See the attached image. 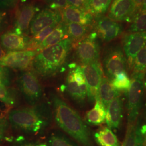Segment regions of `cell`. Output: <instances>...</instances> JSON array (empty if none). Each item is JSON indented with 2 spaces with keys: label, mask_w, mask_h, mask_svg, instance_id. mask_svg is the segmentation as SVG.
<instances>
[{
  "label": "cell",
  "mask_w": 146,
  "mask_h": 146,
  "mask_svg": "<svg viewBox=\"0 0 146 146\" xmlns=\"http://www.w3.org/2000/svg\"><path fill=\"white\" fill-rule=\"evenodd\" d=\"M5 50H3V49L2 48V47L1 44H0V60L5 56Z\"/></svg>",
  "instance_id": "f35d334b"
},
{
  "label": "cell",
  "mask_w": 146,
  "mask_h": 146,
  "mask_svg": "<svg viewBox=\"0 0 146 146\" xmlns=\"http://www.w3.org/2000/svg\"><path fill=\"white\" fill-rule=\"evenodd\" d=\"M19 146H47L46 145L44 144H40V145H35L33 144H31V143H23L21 144Z\"/></svg>",
  "instance_id": "ab89813d"
},
{
  "label": "cell",
  "mask_w": 146,
  "mask_h": 146,
  "mask_svg": "<svg viewBox=\"0 0 146 146\" xmlns=\"http://www.w3.org/2000/svg\"><path fill=\"white\" fill-rule=\"evenodd\" d=\"M0 100L7 105L15 106L17 102L15 92L0 84Z\"/></svg>",
  "instance_id": "f546056e"
},
{
  "label": "cell",
  "mask_w": 146,
  "mask_h": 146,
  "mask_svg": "<svg viewBox=\"0 0 146 146\" xmlns=\"http://www.w3.org/2000/svg\"><path fill=\"white\" fill-rule=\"evenodd\" d=\"M66 36H67V23L62 21L46 37L36 50L38 52H40L48 47L55 45L67 38H65Z\"/></svg>",
  "instance_id": "d6986e66"
},
{
  "label": "cell",
  "mask_w": 146,
  "mask_h": 146,
  "mask_svg": "<svg viewBox=\"0 0 146 146\" xmlns=\"http://www.w3.org/2000/svg\"><path fill=\"white\" fill-rule=\"evenodd\" d=\"M127 60L121 47L118 44L106 49L102 58V69L106 78L111 81L122 72H127Z\"/></svg>",
  "instance_id": "52a82bcc"
},
{
  "label": "cell",
  "mask_w": 146,
  "mask_h": 146,
  "mask_svg": "<svg viewBox=\"0 0 146 146\" xmlns=\"http://www.w3.org/2000/svg\"><path fill=\"white\" fill-rule=\"evenodd\" d=\"M39 78L30 70L22 71L17 78V85L23 99L29 106L40 102L43 89Z\"/></svg>",
  "instance_id": "5b68a950"
},
{
  "label": "cell",
  "mask_w": 146,
  "mask_h": 146,
  "mask_svg": "<svg viewBox=\"0 0 146 146\" xmlns=\"http://www.w3.org/2000/svg\"><path fill=\"white\" fill-rule=\"evenodd\" d=\"M39 9L36 5L28 3L22 5L17 12L14 31L19 34H25L29 28L31 21Z\"/></svg>",
  "instance_id": "2e32d148"
},
{
  "label": "cell",
  "mask_w": 146,
  "mask_h": 146,
  "mask_svg": "<svg viewBox=\"0 0 146 146\" xmlns=\"http://www.w3.org/2000/svg\"><path fill=\"white\" fill-rule=\"evenodd\" d=\"M62 21L60 11L46 8L36 14L31 21L29 31L32 36L42 29L54 25H58Z\"/></svg>",
  "instance_id": "4fadbf2b"
},
{
  "label": "cell",
  "mask_w": 146,
  "mask_h": 146,
  "mask_svg": "<svg viewBox=\"0 0 146 146\" xmlns=\"http://www.w3.org/2000/svg\"><path fill=\"white\" fill-rule=\"evenodd\" d=\"M142 7L146 9V0H143V3H142Z\"/></svg>",
  "instance_id": "60d3db41"
},
{
  "label": "cell",
  "mask_w": 146,
  "mask_h": 146,
  "mask_svg": "<svg viewBox=\"0 0 146 146\" xmlns=\"http://www.w3.org/2000/svg\"><path fill=\"white\" fill-rule=\"evenodd\" d=\"M139 8L133 0H113L108 16L117 22H130Z\"/></svg>",
  "instance_id": "5bb4252c"
},
{
  "label": "cell",
  "mask_w": 146,
  "mask_h": 146,
  "mask_svg": "<svg viewBox=\"0 0 146 146\" xmlns=\"http://www.w3.org/2000/svg\"><path fill=\"white\" fill-rule=\"evenodd\" d=\"M98 38L96 33L93 31L76 42L75 54L82 64L99 61L100 47Z\"/></svg>",
  "instance_id": "ba28073f"
},
{
  "label": "cell",
  "mask_w": 146,
  "mask_h": 146,
  "mask_svg": "<svg viewBox=\"0 0 146 146\" xmlns=\"http://www.w3.org/2000/svg\"><path fill=\"white\" fill-rule=\"evenodd\" d=\"M62 20L66 23H76L90 26L93 21V16L88 12L78 8L67 5L61 11Z\"/></svg>",
  "instance_id": "ac0fdd59"
},
{
  "label": "cell",
  "mask_w": 146,
  "mask_h": 146,
  "mask_svg": "<svg viewBox=\"0 0 146 146\" xmlns=\"http://www.w3.org/2000/svg\"><path fill=\"white\" fill-rule=\"evenodd\" d=\"M8 25V16L5 11L0 10V33L4 31Z\"/></svg>",
  "instance_id": "e575fe53"
},
{
  "label": "cell",
  "mask_w": 146,
  "mask_h": 146,
  "mask_svg": "<svg viewBox=\"0 0 146 146\" xmlns=\"http://www.w3.org/2000/svg\"><path fill=\"white\" fill-rule=\"evenodd\" d=\"M132 74H145L146 72V44L136 55L132 69Z\"/></svg>",
  "instance_id": "f1b7e54d"
},
{
  "label": "cell",
  "mask_w": 146,
  "mask_h": 146,
  "mask_svg": "<svg viewBox=\"0 0 146 146\" xmlns=\"http://www.w3.org/2000/svg\"><path fill=\"white\" fill-rule=\"evenodd\" d=\"M111 81L114 87L119 92H128L131 87V80L127 72L117 74Z\"/></svg>",
  "instance_id": "83f0119b"
},
{
  "label": "cell",
  "mask_w": 146,
  "mask_h": 146,
  "mask_svg": "<svg viewBox=\"0 0 146 146\" xmlns=\"http://www.w3.org/2000/svg\"><path fill=\"white\" fill-rule=\"evenodd\" d=\"M31 37L13 31H6L0 36V44L7 52L28 50Z\"/></svg>",
  "instance_id": "9a60e30c"
},
{
  "label": "cell",
  "mask_w": 146,
  "mask_h": 146,
  "mask_svg": "<svg viewBox=\"0 0 146 146\" xmlns=\"http://www.w3.org/2000/svg\"><path fill=\"white\" fill-rule=\"evenodd\" d=\"M17 0H0V10L11 9L17 2Z\"/></svg>",
  "instance_id": "8d00e7d4"
},
{
  "label": "cell",
  "mask_w": 146,
  "mask_h": 146,
  "mask_svg": "<svg viewBox=\"0 0 146 146\" xmlns=\"http://www.w3.org/2000/svg\"><path fill=\"white\" fill-rule=\"evenodd\" d=\"M58 25H54L48 27L37 33L35 35L32 37L29 44L28 50H36L42 42L54 31Z\"/></svg>",
  "instance_id": "4316f807"
},
{
  "label": "cell",
  "mask_w": 146,
  "mask_h": 146,
  "mask_svg": "<svg viewBox=\"0 0 146 146\" xmlns=\"http://www.w3.org/2000/svg\"><path fill=\"white\" fill-rule=\"evenodd\" d=\"M112 0H87L86 10L93 17H99L107 11Z\"/></svg>",
  "instance_id": "603a6c76"
},
{
  "label": "cell",
  "mask_w": 146,
  "mask_h": 146,
  "mask_svg": "<svg viewBox=\"0 0 146 146\" xmlns=\"http://www.w3.org/2000/svg\"><path fill=\"white\" fill-rule=\"evenodd\" d=\"M86 2L87 0H67V5L75 7L86 11Z\"/></svg>",
  "instance_id": "d590c367"
},
{
  "label": "cell",
  "mask_w": 146,
  "mask_h": 146,
  "mask_svg": "<svg viewBox=\"0 0 146 146\" xmlns=\"http://www.w3.org/2000/svg\"><path fill=\"white\" fill-rule=\"evenodd\" d=\"M128 33L146 32V9L142 7L136 11L131 19Z\"/></svg>",
  "instance_id": "cb8c5ba5"
},
{
  "label": "cell",
  "mask_w": 146,
  "mask_h": 146,
  "mask_svg": "<svg viewBox=\"0 0 146 146\" xmlns=\"http://www.w3.org/2000/svg\"><path fill=\"white\" fill-rule=\"evenodd\" d=\"M69 68L63 91L74 102L84 106L87 98V88L81 66L72 63Z\"/></svg>",
  "instance_id": "277c9868"
},
{
  "label": "cell",
  "mask_w": 146,
  "mask_h": 146,
  "mask_svg": "<svg viewBox=\"0 0 146 146\" xmlns=\"http://www.w3.org/2000/svg\"><path fill=\"white\" fill-rule=\"evenodd\" d=\"M48 146H78L60 131L51 134L48 140Z\"/></svg>",
  "instance_id": "484cf974"
},
{
  "label": "cell",
  "mask_w": 146,
  "mask_h": 146,
  "mask_svg": "<svg viewBox=\"0 0 146 146\" xmlns=\"http://www.w3.org/2000/svg\"><path fill=\"white\" fill-rule=\"evenodd\" d=\"M73 42L67 38L38 52L31 64L32 70L40 78H52L64 69Z\"/></svg>",
  "instance_id": "3957f363"
},
{
  "label": "cell",
  "mask_w": 146,
  "mask_h": 146,
  "mask_svg": "<svg viewBox=\"0 0 146 146\" xmlns=\"http://www.w3.org/2000/svg\"><path fill=\"white\" fill-rule=\"evenodd\" d=\"M122 43L128 68L131 70L136 55L146 44V32H128L122 37Z\"/></svg>",
  "instance_id": "8fae6325"
},
{
  "label": "cell",
  "mask_w": 146,
  "mask_h": 146,
  "mask_svg": "<svg viewBox=\"0 0 146 146\" xmlns=\"http://www.w3.org/2000/svg\"><path fill=\"white\" fill-rule=\"evenodd\" d=\"M37 53L36 50L7 52L0 60V64L7 68L25 71L31 67L33 60Z\"/></svg>",
  "instance_id": "30bf717a"
},
{
  "label": "cell",
  "mask_w": 146,
  "mask_h": 146,
  "mask_svg": "<svg viewBox=\"0 0 146 146\" xmlns=\"http://www.w3.org/2000/svg\"><path fill=\"white\" fill-rule=\"evenodd\" d=\"M11 73L9 68L0 64V84L6 86L11 84Z\"/></svg>",
  "instance_id": "d6a6232c"
},
{
  "label": "cell",
  "mask_w": 146,
  "mask_h": 146,
  "mask_svg": "<svg viewBox=\"0 0 146 146\" xmlns=\"http://www.w3.org/2000/svg\"><path fill=\"white\" fill-rule=\"evenodd\" d=\"M133 1L135 3L136 5L139 8H141L143 2V0H133Z\"/></svg>",
  "instance_id": "74e56055"
},
{
  "label": "cell",
  "mask_w": 146,
  "mask_h": 146,
  "mask_svg": "<svg viewBox=\"0 0 146 146\" xmlns=\"http://www.w3.org/2000/svg\"><path fill=\"white\" fill-rule=\"evenodd\" d=\"M144 85H145V88H146V72L145 75V78H144Z\"/></svg>",
  "instance_id": "b9f144b4"
},
{
  "label": "cell",
  "mask_w": 146,
  "mask_h": 146,
  "mask_svg": "<svg viewBox=\"0 0 146 146\" xmlns=\"http://www.w3.org/2000/svg\"><path fill=\"white\" fill-rule=\"evenodd\" d=\"M87 88V99L90 104L99 99V90L103 69L100 61L81 65Z\"/></svg>",
  "instance_id": "9c48e42d"
},
{
  "label": "cell",
  "mask_w": 146,
  "mask_h": 146,
  "mask_svg": "<svg viewBox=\"0 0 146 146\" xmlns=\"http://www.w3.org/2000/svg\"><path fill=\"white\" fill-rule=\"evenodd\" d=\"M143 146H146V136L144 141V143H143Z\"/></svg>",
  "instance_id": "7bdbcfd3"
},
{
  "label": "cell",
  "mask_w": 146,
  "mask_h": 146,
  "mask_svg": "<svg viewBox=\"0 0 146 146\" xmlns=\"http://www.w3.org/2000/svg\"><path fill=\"white\" fill-rule=\"evenodd\" d=\"M123 102L121 95L116 96L106 108L105 121L111 129H116L120 127L122 119Z\"/></svg>",
  "instance_id": "e0dca14e"
},
{
  "label": "cell",
  "mask_w": 146,
  "mask_h": 146,
  "mask_svg": "<svg viewBox=\"0 0 146 146\" xmlns=\"http://www.w3.org/2000/svg\"><path fill=\"white\" fill-rule=\"evenodd\" d=\"M66 23L68 38L73 43L78 42L88 34L89 26L72 22Z\"/></svg>",
  "instance_id": "d4e9b609"
},
{
  "label": "cell",
  "mask_w": 146,
  "mask_h": 146,
  "mask_svg": "<svg viewBox=\"0 0 146 146\" xmlns=\"http://www.w3.org/2000/svg\"><path fill=\"white\" fill-rule=\"evenodd\" d=\"M94 31L103 41L108 42L120 35L123 31V27L120 23L111 19L108 16H102L96 18Z\"/></svg>",
  "instance_id": "7c38bea8"
},
{
  "label": "cell",
  "mask_w": 146,
  "mask_h": 146,
  "mask_svg": "<svg viewBox=\"0 0 146 146\" xmlns=\"http://www.w3.org/2000/svg\"><path fill=\"white\" fill-rule=\"evenodd\" d=\"M9 121L5 117L0 116V141L5 135V133L9 127Z\"/></svg>",
  "instance_id": "836d02e7"
},
{
  "label": "cell",
  "mask_w": 146,
  "mask_h": 146,
  "mask_svg": "<svg viewBox=\"0 0 146 146\" xmlns=\"http://www.w3.org/2000/svg\"><path fill=\"white\" fill-rule=\"evenodd\" d=\"M121 95L120 92L114 87L111 81L106 77H103L100 85L99 99L106 108L111 101Z\"/></svg>",
  "instance_id": "ffe728a7"
},
{
  "label": "cell",
  "mask_w": 146,
  "mask_h": 146,
  "mask_svg": "<svg viewBox=\"0 0 146 146\" xmlns=\"http://www.w3.org/2000/svg\"><path fill=\"white\" fill-rule=\"evenodd\" d=\"M52 117L51 106L40 102L34 106L11 110L8 119L16 130L27 134H37L49 127Z\"/></svg>",
  "instance_id": "7a4b0ae2"
},
{
  "label": "cell",
  "mask_w": 146,
  "mask_h": 146,
  "mask_svg": "<svg viewBox=\"0 0 146 146\" xmlns=\"http://www.w3.org/2000/svg\"><path fill=\"white\" fill-rule=\"evenodd\" d=\"M106 108L99 99L95 102L94 107L86 113V120L89 125H99L106 120Z\"/></svg>",
  "instance_id": "7402d4cb"
},
{
  "label": "cell",
  "mask_w": 146,
  "mask_h": 146,
  "mask_svg": "<svg viewBox=\"0 0 146 146\" xmlns=\"http://www.w3.org/2000/svg\"><path fill=\"white\" fill-rule=\"evenodd\" d=\"M136 127V122L128 123L122 146H135Z\"/></svg>",
  "instance_id": "4dcf8cb0"
},
{
  "label": "cell",
  "mask_w": 146,
  "mask_h": 146,
  "mask_svg": "<svg viewBox=\"0 0 146 146\" xmlns=\"http://www.w3.org/2000/svg\"><path fill=\"white\" fill-rule=\"evenodd\" d=\"M49 9L54 11H61L67 5V0H43Z\"/></svg>",
  "instance_id": "1f68e13d"
},
{
  "label": "cell",
  "mask_w": 146,
  "mask_h": 146,
  "mask_svg": "<svg viewBox=\"0 0 146 146\" xmlns=\"http://www.w3.org/2000/svg\"><path fill=\"white\" fill-rule=\"evenodd\" d=\"M53 117L58 127L82 146H95L90 131L78 113L58 94L50 96Z\"/></svg>",
  "instance_id": "6da1fadb"
},
{
  "label": "cell",
  "mask_w": 146,
  "mask_h": 146,
  "mask_svg": "<svg viewBox=\"0 0 146 146\" xmlns=\"http://www.w3.org/2000/svg\"><path fill=\"white\" fill-rule=\"evenodd\" d=\"M94 138L99 146H120L117 136L108 127H102L97 130Z\"/></svg>",
  "instance_id": "44dd1931"
},
{
  "label": "cell",
  "mask_w": 146,
  "mask_h": 146,
  "mask_svg": "<svg viewBox=\"0 0 146 146\" xmlns=\"http://www.w3.org/2000/svg\"><path fill=\"white\" fill-rule=\"evenodd\" d=\"M145 74H132L128 92V123H135L141 110Z\"/></svg>",
  "instance_id": "8992f818"
}]
</instances>
